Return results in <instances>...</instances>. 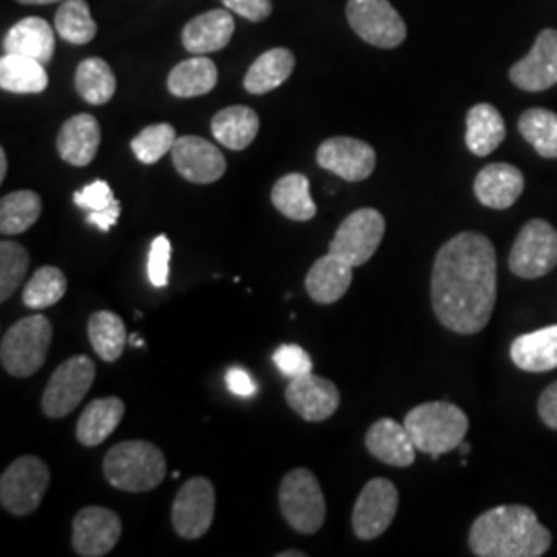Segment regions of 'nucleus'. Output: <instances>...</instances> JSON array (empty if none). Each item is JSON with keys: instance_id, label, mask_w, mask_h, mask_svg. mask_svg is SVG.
I'll return each mask as SVG.
<instances>
[{"instance_id": "nucleus-1", "label": "nucleus", "mask_w": 557, "mask_h": 557, "mask_svg": "<svg viewBox=\"0 0 557 557\" xmlns=\"http://www.w3.org/2000/svg\"><path fill=\"white\" fill-rule=\"evenodd\" d=\"M496 248L478 232L448 239L432 271V306L442 326L475 335L487 326L498 296Z\"/></svg>"}, {"instance_id": "nucleus-2", "label": "nucleus", "mask_w": 557, "mask_h": 557, "mask_svg": "<svg viewBox=\"0 0 557 557\" xmlns=\"http://www.w3.org/2000/svg\"><path fill=\"white\" fill-rule=\"evenodd\" d=\"M469 547L479 557H541L552 547V533L527 506H498L473 522Z\"/></svg>"}, {"instance_id": "nucleus-3", "label": "nucleus", "mask_w": 557, "mask_h": 557, "mask_svg": "<svg viewBox=\"0 0 557 557\" xmlns=\"http://www.w3.org/2000/svg\"><path fill=\"white\" fill-rule=\"evenodd\" d=\"M165 457L160 448L145 440L120 442L103 458V475L116 490L128 494L151 492L165 479Z\"/></svg>"}, {"instance_id": "nucleus-4", "label": "nucleus", "mask_w": 557, "mask_h": 557, "mask_svg": "<svg viewBox=\"0 0 557 557\" xmlns=\"http://www.w3.org/2000/svg\"><path fill=\"white\" fill-rule=\"evenodd\" d=\"M405 428L418 453L438 458L460 446L469 432V418L453 403L432 400L411 409L405 418Z\"/></svg>"}, {"instance_id": "nucleus-5", "label": "nucleus", "mask_w": 557, "mask_h": 557, "mask_svg": "<svg viewBox=\"0 0 557 557\" xmlns=\"http://www.w3.org/2000/svg\"><path fill=\"white\" fill-rule=\"evenodd\" d=\"M52 333V322L41 314L15 322L0 343V361L7 374L15 379L34 376L46 361Z\"/></svg>"}, {"instance_id": "nucleus-6", "label": "nucleus", "mask_w": 557, "mask_h": 557, "mask_svg": "<svg viewBox=\"0 0 557 557\" xmlns=\"http://www.w3.org/2000/svg\"><path fill=\"white\" fill-rule=\"evenodd\" d=\"M278 506L285 522L304 535L319 533L326 517V502L319 479L308 469L289 471L278 487Z\"/></svg>"}, {"instance_id": "nucleus-7", "label": "nucleus", "mask_w": 557, "mask_h": 557, "mask_svg": "<svg viewBox=\"0 0 557 557\" xmlns=\"http://www.w3.org/2000/svg\"><path fill=\"white\" fill-rule=\"evenodd\" d=\"M50 483V471L38 457L13 460L0 479V504L15 517H27L40 508Z\"/></svg>"}, {"instance_id": "nucleus-8", "label": "nucleus", "mask_w": 557, "mask_h": 557, "mask_svg": "<svg viewBox=\"0 0 557 557\" xmlns=\"http://www.w3.org/2000/svg\"><path fill=\"white\" fill-rule=\"evenodd\" d=\"M96 380V363L87 356H75L62 361L41 395V411L46 418H66L79 407Z\"/></svg>"}, {"instance_id": "nucleus-9", "label": "nucleus", "mask_w": 557, "mask_h": 557, "mask_svg": "<svg viewBox=\"0 0 557 557\" xmlns=\"http://www.w3.org/2000/svg\"><path fill=\"white\" fill-rule=\"evenodd\" d=\"M510 271L522 278H539L557 264V232L545 220H531L518 234L510 250Z\"/></svg>"}, {"instance_id": "nucleus-10", "label": "nucleus", "mask_w": 557, "mask_h": 557, "mask_svg": "<svg viewBox=\"0 0 557 557\" xmlns=\"http://www.w3.org/2000/svg\"><path fill=\"white\" fill-rule=\"evenodd\" d=\"M386 232V221L376 209H358L338 225L329 252L349 262L354 269L366 264L379 250Z\"/></svg>"}, {"instance_id": "nucleus-11", "label": "nucleus", "mask_w": 557, "mask_h": 557, "mask_svg": "<svg viewBox=\"0 0 557 557\" xmlns=\"http://www.w3.org/2000/svg\"><path fill=\"white\" fill-rule=\"evenodd\" d=\"M347 21L361 40L376 48H397L407 38V25L388 0H349Z\"/></svg>"}, {"instance_id": "nucleus-12", "label": "nucleus", "mask_w": 557, "mask_h": 557, "mask_svg": "<svg viewBox=\"0 0 557 557\" xmlns=\"http://www.w3.org/2000/svg\"><path fill=\"white\" fill-rule=\"evenodd\" d=\"M398 490L393 481L376 478L366 483L354 508V533L361 541L379 539L397 517Z\"/></svg>"}, {"instance_id": "nucleus-13", "label": "nucleus", "mask_w": 557, "mask_h": 557, "mask_svg": "<svg viewBox=\"0 0 557 557\" xmlns=\"http://www.w3.org/2000/svg\"><path fill=\"white\" fill-rule=\"evenodd\" d=\"M215 517V490L209 479L195 478L180 487L172 506V524L182 539H199Z\"/></svg>"}, {"instance_id": "nucleus-14", "label": "nucleus", "mask_w": 557, "mask_h": 557, "mask_svg": "<svg viewBox=\"0 0 557 557\" xmlns=\"http://www.w3.org/2000/svg\"><path fill=\"white\" fill-rule=\"evenodd\" d=\"M122 535V520L114 510L87 506L73 520V549L77 556H108Z\"/></svg>"}, {"instance_id": "nucleus-15", "label": "nucleus", "mask_w": 557, "mask_h": 557, "mask_svg": "<svg viewBox=\"0 0 557 557\" xmlns=\"http://www.w3.org/2000/svg\"><path fill=\"white\" fill-rule=\"evenodd\" d=\"M317 161L322 170L333 172L345 182H361L372 176L376 168V151L366 140L333 137L320 145Z\"/></svg>"}, {"instance_id": "nucleus-16", "label": "nucleus", "mask_w": 557, "mask_h": 557, "mask_svg": "<svg viewBox=\"0 0 557 557\" xmlns=\"http://www.w3.org/2000/svg\"><path fill=\"white\" fill-rule=\"evenodd\" d=\"M510 81L522 91L539 94L557 83V29H543L531 52L510 69Z\"/></svg>"}, {"instance_id": "nucleus-17", "label": "nucleus", "mask_w": 557, "mask_h": 557, "mask_svg": "<svg viewBox=\"0 0 557 557\" xmlns=\"http://www.w3.org/2000/svg\"><path fill=\"white\" fill-rule=\"evenodd\" d=\"M172 161L180 176L193 184H213L223 178L227 161L221 149L202 137H178L172 149Z\"/></svg>"}, {"instance_id": "nucleus-18", "label": "nucleus", "mask_w": 557, "mask_h": 557, "mask_svg": "<svg viewBox=\"0 0 557 557\" xmlns=\"http://www.w3.org/2000/svg\"><path fill=\"white\" fill-rule=\"evenodd\" d=\"M285 398L299 418L306 421H326L335 416L341 405L337 384L312 372L289 380Z\"/></svg>"}, {"instance_id": "nucleus-19", "label": "nucleus", "mask_w": 557, "mask_h": 557, "mask_svg": "<svg viewBox=\"0 0 557 557\" xmlns=\"http://www.w3.org/2000/svg\"><path fill=\"white\" fill-rule=\"evenodd\" d=\"M475 197L483 207L510 209L524 190V176L512 163H490L475 178Z\"/></svg>"}, {"instance_id": "nucleus-20", "label": "nucleus", "mask_w": 557, "mask_h": 557, "mask_svg": "<svg viewBox=\"0 0 557 557\" xmlns=\"http://www.w3.org/2000/svg\"><path fill=\"white\" fill-rule=\"evenodd\" d=\"M366 446L372 457L391 467H409L416 462V442L407 432L405 423L395 419H379L366 434Z\"/></svg>"}, {"instance_id": "nucleus-21", "label": "nucleus", "mask_w": 557, "mask_h": 557, "mask_svg": "<svg viewBox=\"0 0 557 557\" xmlns=\"http://www.w3.org/2000/svg\"><path fill=\"white\" fill-rule=\"evenodd\" d=\"M234 29L236 23L232 17V11L215 9L186 23L182 32V44L190 54L220 52L232 40Z\"/></svg>"}, {"instance_id": "nucleus-22", "label": "nucleus", "mask_w": 557, "mask_h": 557, "mask_svg": "<svg viewBox=\"0 0 557 557\" xmlns=\"http://www.w3.org/2000/svg\"><path fill=\"white\" fill-rule=\"evenodd\" d=\"M100 143V122L91 114H77L62 124L57 137V149L66 163L85 168L96 160Z\"/></svg>"}, {"instance_id": "nucleus-23", "label": "nucleus", "mask_w": 557, "mask_h": 557, "mask_svg": "<svg viewBox=\"0 0 557 557\" xmlns=\"http://www.w3.org/2000/svg\"><path fill=\"white\" fill-rule=\"evenodd\" d=\"M354 281V267L337 255L320 257L306 275V292L317 304H335L343 298Z\"/></svg>"}, {"instance_id": "nucleus-24", "label": "nucleus", "mask_w": 557, "mask_h": 557, "mask_svg": "<svg viewBox=\"0 0 557 557\" xmlns=\"http://www.w3.org/2000/svg\"><path fill=\"white\" fill-rule=\"evenodd\" d=\"M2 44L7 52L40 60L44 64L52 60L57 50L54 29L41 17H25L20 23H15L4 36Z\"/></svg>"}, {"instance_id": "nucleus-25", "label": "nucleus", "mask_w": 557, "mask_h": 557, "mask_svg": "<svg viewBox=\"0 0 557 557\" xmlns=\"http://www.w3.org/2000/svg\"><path fill=\"white\" fill-rule=\"evenodd\" d=\"M510 358L524 372H549L557 368V324L515 338Z\"/></svg>"}, {"instance_id": "nucleus-26", "label": "nucleus", "mask_w": 557, "mask_h": 557, "mask_svg": "<svg viewBox=\"0 0 557 557\" xmlns=\"http://www.w3.org/2000/svg\"><path fill=\"white\" fill-rule=\"evenodd\" d=\"M124 400L119 397L96 398L81 413L77 440L83 446L94 448L110 438L124 419Z\"/></svg>"}, {"instance_id": "nucleus-27", "label": "nucleus", "mask_w": 557, "mask_h": 557, "mask_svg": "<svg viewBox=\"0 0 557 557\" xmlns=\"http://www.w3.org/2000/svg\"><path fill=\"white\" fill-rule=\"evenodd\" d=\"M220 79L218 66L207 54H195L193 59L182 60L168 77V89L172 96L188 100L207 96L215 89Z\"/></svg>"}, {"instance_id": "nucleus-28", "label": "nucleus", "mask_w": 557, "mask_h": 557, "mask_svg": "<svg viewBox=\"0 0 557 557\" xmlns=\"http://www.w3.org/2000/svg\"><path fill=\"white\" fill-rule=\"evenodd\" d=\"M506 139V124L492 103H478L467 114V147L473 156L485 158L494 153Z\"/></svg>"}, {"instance_id": "nucleus-29", "label": "nucleus", "mask_w": 557, "mask_h": 557, "mask_svg": "<svg viewBox=\"0 0 557 557\" xmlns=\"http://www.w3.org/2000/svg\"><path fill=\"white\" fill-rule=\"evenodd\" d=\"M259 114L248 106H230L211 120V133L232 151L246 149L259 135Z\"/></svg>"}, {"instance_id": "nucleus-30", "label": "nucleus", "mask_w": 557, "mask_h": 557, "mask_svg": "<svg viewBox=\"0 0 557 557\" xmlns=\"http://www.w3.org/2000/svg\"><path fill=\"white\" fill-rule=\"evenodd\" d=\"M296 66V57L287 48L267 50L255 60L244 77V89L252 96H262L281 87L292 77Z\"/></svg>"}, {"instance_id": "nucleus-31", "label": "nucleus", "mask_w": 557, "mask_h": 557, "mask_svg": "<svg viewBox=\"0 0 557 557\" xmlns=\"http://www.w3.org/2000/svg\"><path fill=\"white\" fill-rule=\"evenodd\" d=\"M0 87L9 94H41L48 87L44 62L23 54L4 52L0 59Z\"/></svg>"}, {"instance_id": "nucleus-32", "label": "nucleus", "mask_w": 557, "mask_h": 557, "mask_svg": "<svg viewBox=\"0 0 557 557\" xmlns=\"http://www.w3.org/2000/svg\"><path fill=\"white\" fill-rule=\"evenodd\" d=\"M273 207L287 220L310 221L317 215V202L310 197V180L304 174H287L271 190Z\"/></svg>"}, {"instance_id": "nucleus-33", "label": "nucleus", "mask_w": 557, "mask_h": 557, "mask_svg": "<svg viewBox=\"0 0 557 557\" xmlns=\"http://www.w3.org/2000/svg\"><path fill=\"white\" fill-rule=\"evenodd\" d=\"M75 89L91 106H103L116 94V75L106 60L85 59L75 73Z\"/></svg>"}, {"instance_id": "nucleus-34", "label": "nucleus", "mask_w": 557, "mask_h": 557, "mask_svg": "<svg viewBox=\"0 0 557 557\" xmlns=\"http://www.w3.org/2000/svg\"><path fill=\"white\" fill-rule=\"evenodd\" d=\"M87 333H89V343L94 351L108 363L120 359L128 343L124 322L119 314L108 310L91 314V319L87 322Z\"/></svg>"}, {"instance_id": "nucleus-35", "label": "nucleus", "mask_w": 557, "mask_h": 557, "mask_svg": "<svg viewBox=\"0 0 557 557\" xmlns=\"http://www.w3.org/2000/svg\"><path fill=\"white\" fill-rule=\"evenodd\" d=\"M41 199L34 190H17L0 200V232L2 236H17L40 220Z\"/></svg>"}, {"instance_id": "nucleus-36", "label": "nucleus", "mask_w": 557, "mask_h": 557, "mask_svg": "<svg viewBox=\"0 0 557 557\" xmlns=\"http://www.w3.org/2000/svg\"><path fill=\"white\" fill-rule=\"evenodd\" d=\"M518 131L545 160H557V114L545 108H531L518 119Z\"/></svg>"}, {"instance_id": "nucleus-37", "label": "nucleus", "mask_w": 557, "mask_h": 557, "mask_svg": "<svg viewBox=\"0 0 557 557\" xmlns=\"http://www.w3.org/2000/svg\"><path fill=\"white\" fill-rule=\"evenodd\" d=\"M54 25L60 38L75 46L89 44L98 34V25L85 0H64L57 11Z\"/></svg>"}, {"instance_id": "nucleus-38", "label": "nucleus", "mask_w": 557, "mask_h": 557, "mask_svg": "<svg viewBox=\"0 0 557 557\" xmlns=\"http://www.w3.org/2000/svg\"><path fill=\"white\" fill-rule=\"evenodd\" d=\"M66 287H69V283H66V277L60 269H57V267H41L25 285L23 304L29 310L50 308V306L59 304L60 299L64 298Z\"/></svg>"}, {"instance_id": "nucleus-39", "label": "nucleus", "mask_w": 557, "mask_h": 557, "mask_svg": "<svg viewBox=\"0 0 557 557\" xmlns=\"http://www.w3.org/2000/svg\"><path fill=\"white\" fill-rule=\"evenodd\" d=\"M176 140H178L176 128L168 122H160V124H151V126L143 128L139 135L131 140V149L140 163L153 165L163 156L172 153Z\"/></svg>"}, {"instance_id": "nucleus-40", "label": "nucleus", "mask_w": 557, "mask_h": 557, "mask_svg": "<svg viewBox=\"0 0 557 557\" xmlns=\"http://www.w3.org/2000/svg\"><path fill=\"white\" fill-rule=\"evenodd\" d=\"M29 269V252L11 239L0 242V301L11 298Z\"/></svg>"}, {"instance_id": "nucleus-41", "label": "nucleus", "mask_w": 557, "mask_h": 557, "mask_svg": "<svg viewBox=\"0 0 557 557\" xmlns=\"http://www.w3.org/2000/svg\"><path fill=\"white\" fill-rule=\"evenodd\" d=\"M273 361H275L278 372L289 380L306 376L312 372V359L308 356V351L299 345H281L273 354Z\"/></svg>"}, {"instance_id": "nucleus-42", "label": "nucleus", "mask_w": 557, "mask_h": 557, "mask_svg": "<svg viewBox=\"0 0 557 557\" xmlns=\"http://www.w3.org/2000/svg\"><path fill=\"white\" fill-rule=\"evenodd\" d=\"M170 257H172V244L168 236H158L151 242L149 259H147V277L153 287H165L170 278Z\"/></svg>"}, {"instance_id": "nucleus-43", "label": "nucleus", "mask_w": 557, "mask_h": 557, "mask_svg": "<svg viewBox=\"0 0 557 557\" xmlns=\"http://www.w3.org/2000/svg\"><path fill=\"white\" fill-rule=\"evenodd\" d=\"M73 200L77 207L87 209V211H101L116 202L110 184L103 180H96V182L87 184L85 188H81L79 193L73 195Z\"/></svg>"}, {"instance_id": "nucleus-44", "label": "nucleus", "mask_w": 557, "mask_h": 557, "mask_svg": "<svg viewBox=\"0 0 557 557\" xmlns=\"http://www.w3.org/2000/svg\"><path fill=\"white\" fill-rule=\"evenodd\" d=\"M225 9L248 21H264L273 13L271 0H221Z\"/></svg>"}, {"instance_id": "nucleus-45", "label": "nucleus", "mask_w": 557, "mask_h": 557, "mask_svg": "<svg viewBox=\"0 0 557 557\" xmlns=\"http://www.w3.org/2000/svg\"><path fill=\"white\" fill-rule=\"evenodd\" d=\"M225 384H227L230 393H234L236 397L250 398L259 393L257 382L252 380V376H250L242 366H236V368H230V370H227Z\"/></svg>"}, {"instance_id": "nucleus-46", "label": "nucleus", "mask_w": 557, "mask_h": 557, "mask_svg": "<svg viewBox=\"0 0 557 557\" xmlns=\"http://www.w3.org/2000/svg\"><path fill=\"white\" fill-rule=\"evenodd\" d=\"M539 418L552 430H557V382L549 384L537 403Z\"/></svg>"}, {"instance_id": "nucleus-47", "label": "nucleus", "mask_w": 557, "mask_h": 557, "mask_svg": "<svg viewBox=\"0 0 557 557\" xmlns=\"http://www.w3.org/2000/svg\"><path fill=\"white\" fill-rule=\"evenodd\" d=\"M120 218V202L116 200L112 207H108V209H101V211H89V215H87V223L89 225H96L100 232L103 234H108L116 223H119Z\"/></svg>"}, {"instance_id": "nucleus-48", "label": "nucleus", "mask_w": 557, "mask_h": 557, "mask_svg": "<svg viewBox=\"0 0 557 557\" xmlns=\"http://www.w3.org/2000/svg\"><path fill=\"white\" fill-rule=\"evenodd\" d=\"M7 170H9L7 153H4V149H0V182H4V178H7Z\"/></svg>"}, {"instance_id": "nucleus-49", "label": "nucleus", "mask_w": 557, "mask_h": 557, "mask_svg": "<svg viewBox=\"0 0 557 557\" xmlns=\"http://www.w3.org/2000/svg\"><path fill=\"white\" fill-rule=\"evenodd\" d=\"M20 2L21 4H52V2H59V0H20Z\"/></svg>"}, {"instance_id": "nucleus-50", "label": "nucleus", "mask_w": 557, "mask_h": 557, "mask_svg": "<svg viewBox=\"0 0 557 557\" xmlns=\"http://www.w3.org/2000/svg\"><path fill=\"white\" fill-rule=\"evenodd\" d=\"M458 448H460V455H462V457H467V455L471 453V444H467L465 440L460 442V446H458Z\"/></svg>"}, {"instance_id": "nucleus-51", "label": "nucleus", "mask_w": 557, "mask_h": 557, "mask_svg": "<svg viewBox=\"0 0 557 557\" xmlns=\"http://www.w3.org/2000/svg\"><path fill=\"white\" fill-rule=\"evenodd\" d=\"M128 343L135 345V347H143V345H145L143 338L137 337V335H128Z\"/></svg>"}, {"instance_id": "nucleus-52", "label": "nucleus", "mask_w": 557, "mask_h": 557, "mask_svg": "<svg viewBox=\"0 0 557 557\" xmlns=\"http://www.w3.org/2000/svg\"><path fill=\"white\" fill-rule=\"evenodd\" d=\"M278 557H306V554L304 552H281Z\"/></svg>"}]
</instances>
